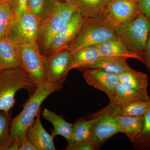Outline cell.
<instances>
[{
    "mask_svg": "<svg viewBox=\"0 0 150 150\" xmlns=\"http://www.w3.org/2000/svg\"><path fill=\"white\" fill-rule=\"evenodd\" d=\"M76 11L69 0L52 1L47 13L39 21L37 42L43 56H46L54 37L67 25Z\"/></svg>",
    "mask_w": 150,
    "mask_h": 150,
    "instance_id": "cell-1",
    "label": "cell"
},
{
    "mask_svg": "<svg viewBox=\"0 0 150 150\" xmlns=\"http://www.w3.org/2000/svg\"><path fill=\"white\" fill-rule=\"evenodd\" d=\"M63 84L53 83L46 81L38 87L23 105L21 112L12 119L11 134L14 142L20 146L21 138L25 131L35 120L38 113L41 109L40 105L51 94L59 91Z\"/></svg>",
    "mask_w": 150,
    "mask_h": 150,
    "instance_id": "cell-2",
    "label": "cell"
},
{
    "mask_svg": "<svg viewBox=\"0 0 150 150\" xmlns=\"http://www.w3.org/2000/svg\"><path fill=\"white\" fill-rule=\"evenodd\" d=\"M37 88L21 67L0 70V110L8 112L11 110L15 103V96L19 90L34 92Z\"/></svg>",
    "mask_w": 150,
    "mask_h": 150,
    "instance_id": "cell-3",
    "label": "cell"
},
{
    "mask_svg": "<svg viewBox=\"0 0 150 150\" xmlns=\"http://www.w3.org/2000/svg\"><path fill=\"white\" fill-rule=\"evenodd\" d=\"M116 36L115 30L103 17L85 18L79 32L66 49L72 54L83 47L97 46Z\"/></svg>",
    "mask_w": 150,
    "mask_h": 150,
    "instance_id": "cell-4",
    "label": "cell"
},
{
    "mask_svg": "<svg viewBox=\"0 0 150 150\" xmlns=\"http://www.w3.org/2000/svg\"><path fill=\"white\" fill-rule=\"evenodd\" d=\"M114 30L130 51L143 58L150 33V20L144 14L140 12L134 19Z\"/></svg>",
    "mask_w": 150,
    "mask_h": 150,
    "instance_id": "cell-5",
    "label": "cell"
},
{
    "mask_svg": "<svg viewBox=\"0 0 150 150\" xmlns=\"http://www.w3.org/2000/svg\"><path fill=\"white\" fill-rule=\"evenodd\" d=\"M121 107L110 102L104 108L98 111L99 118L94 124L88 140L100 149L106 141L119 133L116 115Z\"/></svg>",
    "mask_w": 150,
    "mask_h": 150,
    "instance_id": "cell-6",
    "label": "cell"
},
{
    "mask_svg": "<svg viewBox=\"0 0 150 150\" xmlns=\"http://www.w3.org/2000/svg\"><path fill=\"white\" fill-rule=\"evenodd\" d=\"M19 55L22 68L32 78L38 87L46 82L43 56L37 42H30L20 45Z\"/></svg>",
    "mask_w": 150,
    "mask_h": 150,
    "instance_id": "cell-7",
    "label": "cell"
},
{
    "mask_svg": "<svg viewBox=\"0 0 150 150\" xmlns=\"http://www.w3.org/2000/svg\"><path fill=\"white\" fill-rule=\"evenodd\" d=\"M39 19L26 11L13 19L6 37L17 45L37 42Z\"/></svg>",
    "mask_w": 150,
    "mask_h": 150,
    "instance_id": "cell-8",
    "label": "cell"
},
{
    "mask_svg": "<svg viewBox=\"0 0 150 150\" xmlns=\"http://www.w3.org/2000/svg\"><path fill=\"white\" fill-rule=\"evenodd\" d=\"M140 12L137 0H111L102 16L114 30L134 19Z\"/></svg>",
    "mask_w": 150,
    "mask_h": 150,
    "instance_id": "cell-9",
    "label": "cell"
},
{
    "mask_svg": "<svg viewBox=\"0 0 150 150\" xmlns=\"http://www.w3.org/2000/svg\"><path fill=\"white\" fill-rule=\"evenodd\" d=\"M86 82L96 89L103 92L112 100L115 88L119 83L118 75L96 68H81Z\"/></svg>",
    "mask_w": 150,
    "mask_h": 150,
    "instance_id": "cell-10",
    "label": "cell"
},
{
    "mask_svg": "<svg viewBox=\"0 0 150 150\" xmlns=\"http://www.w3.org/2000/svg\"><path fill=\"white\" fill-rule=\"evenodd\" d=\"M71 54L67 49L49 57L43 56L46 81L53 83H64L67 79Z\"/></svg>",
    "mask_w": 150,
    "mask_h": 150,
    "instance_id": "cell-11",
    "label": "cell"
},
{
    "mask_svg": "<svg viewBox=\"0 0 150 150\" xmlns=\"http://www.w3.org/2000/svg\"><path fill=\"white\" fill-rule=\"evenodd\" d=\"M84 19L79 11H76L67 25L54 37L44 57L54 56L66 49L79 32Z\"/></svg>",
    "mask_w": 150,
    "mask_h": 150,
    "instance_id": "cell-12",
    "label": "cell"
},
{
    "mask_svg": "<svg viewBox=\"0 0 150 150\" xmlns=\"http://www.w3.org/2000/svg\"><path fill=\"white\" fill-rule=\"evenodd\" d=\"M41 109L38 113L33 123L26 130L25 135L35 150H55L54 139L51 135L45 130L41 123L40 117Z\"/></svg>",
    "mask_w": 150,
    "mask_h": 150,
    "instance_id": "cell-13",
    "label": "cell"
},
{
    "mask_svg": "<svg viewBox=\"0 0 150 150\" xmlns=\"http://www.w3.org/2000/svg\"><path fill=\"white\" fill-rule=\"evenodd\" d=\"M100 56L133 59L144 64V59L130 51L121 38L116 36L97 45Z\"/></svg>",
    "mask_w": 150,
    "mask_h": 150,
    "instance_id": "cell-14",
    "label": "cell"
},
{
    "mask_svg": "<svg viewBox=\"0 0 150 150\" xmlns=\"http://www.w3.org/2000/svg\"><path fill=\"white\" fill-rule=\"evenodd\" d=\"M119 133H123L129 138L131 143L137 141L142 134L144 122V115H116Z\"/></svg>",
    "mask_w": 150,
    "mask_h": 150,
    "instance_id": "cell-15",
    "label": "cell"
},
{
    "mask_svg": "<svg viewBox=\"0 0 150 150\" xmlns=\"http://www.w3.org/2000/svg\"><path fill=\"white\" fill-rule=\"evenodd\" d=\"M19 46L6 37L0 39V70L21 67Z\"/></svg>",
    "mask_w": 150,
    "mask_h": 150,
    "instance_id": "cell-16",
    "label": "cell"
},
{
    "mask_svg": "<svg viewBox=\"0 0 150 150\" xmlns=\"http://www.w3.org/2000/svg\"><path fill=\"white\" fill-rule=\"evenodd\" d=\"M84 18L102 16L111 0H69Z\"/></svg>",
    "mask_w": 150,
    "mask_h": 150,
    "instance_id": "cell-17",
    "label": "cell"
},
{
    "mask_svg": "<svg viewBox=\"0 0 150 150\" xmlns=\"http://www.w3.org/2000/svg\"><path fill=\"white\" fill-rule=\"evenodd\" d=\"M100 57L96 46L83 47L71 54L69 70L88 68L96 62Z\"/></svg>",
    "mask_w": 150,
    "mask_h": 150,
    "instance_id": "cell-18",
    "label": "cell"
},
{
    "mask_svg": "<svg viewBox=\"0 0 150 150\" xmlns=\"http://www.w3.org/2000/svg\"><path fill=\"white\" fill-rule=\"evenodd\" d=\"M118 78L120 83L150 98L148 93L149 79L146 74L134 70L119 75Z\"/></svg>",
    "mask_w": 150,
    "mask_h": 150,
    "instance_id": "cell-19",
    "label": "cell"
},
{
    "mask_svg": "<svg viewBox=\"0 0 150 150\" xmlns=\"http://www.w3.org/2000/svg\"><path fill=\"white\" fill-rule=\"evenodd\" d=\"M86 68L101 69L118 76L134 70L129 66L127 59L110 56H100L93 64Z\"/></svg>",
    "mask_w": 150,
    "mask_h": 150,
    "instance_id": "cell-20",
    "label": "cell"
},
{
    "mask_svg": "<svg viewBox=\"0 0 150 150\" xmlns=\"http://www.w3.org/2000/svg\"><path fill=\"white\" fill-rule=\"evenodd\" d=\"M42 117L50 122L54 129L51 136L53 139L57 136H61L69 142L72 134L74 124L67 122L61 115L56 114L47 108H45L42 113Z\"/></svg>",
    "mask_w": 150,
    "mask_h": 150,
    "instance_id": "cell-21",
    "label": "cell"
},
{
    "mask_svg": "<svg viewBox=\"0 0 150 150\" xmlns=\"http://www.w3.org/2000/svg\"><path fill=\"white\" fill-rule=\"evenodd\" d=\"M149 100H150L149 98L119 82L115 88L113 97L110 102L121 107L134 103Z\"/></svg>",
    "mask_w": 150,
    "mask_h": 150,
    "instance_id": "cell-22",
    "label": "cell"
},
{
    "mask_svg": "<svg viewBox=\"0 0 150 150\" xmlns=\"http://www.w3.org/2000/svg\"><path fill=\"white\" fill-rule=\"evenodd\" d=\"M98 118L99 114L97 112L89 120H86L82 118L78 119L74 124L71 137L67 146H71L88 139L92 128Z\"/></svg>",
    "mask_w": 150,
    "mask_h": 150,
    "instance_id": "cell-23",
    "label": "cell"
},
{
    "mask_svg": "<svg viewBox=\"0 0 150 150\" xmlns=\"http://www.w3.org/2000/svg\"><path fill=\"white\" fill-rule=\"evenodd\" d=\"M12 110H0V150H9L14 141L11 134Z\"/></svg>",
    "mask_w": 150,
    "mask_h": 150,
    "instance_id": "cell-24",
    "label": "cell"
},
{
    "mask_svg": "<svg viewBox=\"0 0 150 150\" xmlns=\"http://www.w3.org/2000/svg\"><path fill=\"white\" fill-rule=\"evenodd\" d=\"M13 19L10 3L7 1H0V39L6 37Z\"/></svg>",
    "mask_w": 150,
    "mask_h": 150,
    "instance_id": "cell-25",
    "label": "cell"
},
{
    "mask_svg": "<svg viewBox=\"0 0 150 150\" xmlns=\"http://www.w3.org/2000/svg\"><path fill=\"white\" fill-rule=\"evenodd\" d=\"M144 122L139 139L132 143L136 150H150V111L144 115Z\"/></svg>",
    "mask_w": 150,
    "mask_h": 150,
    "instance_id": "cell-26",
    "label": "cell"
},
{
    "mask_svg": "<svg viewBox=\"0 0 150 150\" xmlns=\"http://www.w3.org/2000/svg\"><path fill=\"white\" fill-rule=\"evenodd\" d=\"M150 111V100L139 101L121 107L119 114L139 116Z\"/></svg>",
    "mask_w": 150,
    "mask_h": 150,
    "instance_id": "cell-27",
    "label": "cell"
},
{
    "mask_svg": "<svg viewBox=\"0 0 150 150\" xmlns=\"http://www.w3.org/2000/svg\"><path fill=\"white\" fill-rule=\"evenodd\" d=\"M53 0H28L26 10L40 20L47 13Z\"/></svg>",
    "mask_w": 150,
    "mask_h": 150,
    "instance_id": "cell-28",
    "label": "cell"
},
{
    "mask_svg": "<svg viewBox=\"0 0 150 150\" xmlns=\"http://www.w3.org/2000/svg\"><path fill=\"white\" fill-rule=\"evenodd\" d=\"M28 0H9L12 9L13 19L21 15L26 11Z\"/></svg>",
    "mask_w": 150,
    "mask_h": 150,
    "instance_id": "cell-29",
    "label": "cell"
},
{
    "mask_svg": "<svg viewBox=\"0 0 150 150\" xmlns=\"http://www.w3.org/2000/svg\"><path fill=\"white\" fill-rule=\"evenodd\" d=\"M65 150H98V149L92 142L88 139L71 146H67Z\"/></svg>",
    "mask_w": 150,
    "mask_h": 150,
    "instance_id": "cell-30",
    "label": "cell"
},
{
    "mask_svg": "<svg viewBox=\"0 0 150 150\" xmlns=\"http://www.w3.org/2000/svg\"><path fill=\"white\" fill-rule=\"evenodd\" d=\"M141 11L150 20V0H137Z\"/></svg>",
    "mask_w": 150,
    "mask_h": 150,
    "instance_id": "cell-31",
    "label": "cell"
},
{
    "mask_svg": "<svg viewBox=\"0 0 150 150\" xmlns=\"http://www.w3.org/2000/svg\"><path fill=\"white\" fill-rule=\"evenodd\" d=\"M144 64L150 74V33L143 55Z\"/></svg>",
    "mask_w": 150,
    "mask_h": 150,
    "instance_id": "cell-32",
    "label": "cell"
},
{
    "mask_svg": "<svg viewBox=\"0 0 150 150\" xmlns=\"http://www.w3.org/2000/svg\"><path fill=\"white\" fill-rule=\"evenodd\" d=\"M18 150H36L32 143L28 139L25 134L22 136Z\"/></svg>",
    "mask_w": 150,
    "mask_h": 150,
    "instance_id": "cell-33",
    "label": "cell"
},
{
    "mask_svg": "<svg viewBox=\"0 0 150 150\" xmlns=\"http://www.w3.org/2000/svg\"><path fill=\"white\" fill-rule=\"evenodd\" d=\"M7 1L9 2V0H0V1Z\"/></svg>",
    "mask_w": 150,
    "mask_h": 150,
    "instance_id": "cell-34",
    "label": "cell"
},
{
    "mask_svg": "<svg viewBox=\"0 0 150 150\" xmlns=\"http://www.w3.org/2000/svg\"><path fill=\"white\" fill-rule=\"evenodd\" d=\"M53 1H66V0H53Z\"/></svg>",
    "mask_w": 150,
    "mask_h": 150,
    "instance_id": "cell-35",
    "label": "cell"
}]
</instances>
